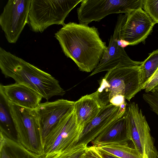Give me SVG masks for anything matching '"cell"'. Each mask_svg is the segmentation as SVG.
I'll return each instance as SVG.
<instances>
[{
    "label": "cell",
    "instance_id": "cell-26",
    "mask_svg": "<svg viewBox=\"0 0 158 158\" xmlns=\"http://www.w3.org/2000/svg\"><path fill=\"white\" fill-rule=\"evenodd\" d=\"M125 98L121 95L116 96L113 97L110 100V104L120 106L126 102Z\"/></svg>",
    "mask_w": 158,
    "mask_h": 158
},
{
    "label": "cell",
    "instance_id": "cell-27",
    "mask_svg": "<svg viewBox=\"0 0 158 158\" xmlns=\"http://www.w3.org/2000/svg\"><path fill=\"white\" fill-rule=\"evenodd\" d=\"M97 148L100 154L104 158H121L98 148Z\"/></svg>",
    "mask_w": 158,
    "mask_h": 158
},
{
    "label": "cell",
    "instance_id": "cell-11",
    "mask_svg": "<svg viewBox=\"0 0 158 158\" xmlns=\"http://www.w3.org/2000/svg\"><path fill=\"white\" fill-rule=\"evenodd\" d=\"M156 24L142 9L131 11L124 14L120 39L129 45L144 43Z\"/></svg>",
    "mask_w": 158,
    "mask_h": 158
},
{
    "label": "cell",
    "instance_id": "cell-17",
    "mask_svg": "<svg viewBox=\"0 0 158 158\" xmlns=\"http://www.w3.org/2000/svg\"><path fill=\"white\" fill-rule=\"evenodd\" d=\"M0 158H42L20 144L0 129Z\"/></svg>",
    "mask_w": 158,
    "mask_h": 158
},
{
    "label": "cell",
    "instance_id": "cell-19",
    "mask_svg": "<svg viewBox=\"0 0 158 158\" xmlns=\"http://www.w3.org/2000/svg\"><path fill=\"white\" fill-rule=\"evenodd\" d=\"M141 66L144 83L158 69V49L150 53Z\"/></svg>",
    "mask_w": 158,
    "mask_h": 158
},
{
    "label": "cell",
    "instance_id": "cell-14",
    "mask_svg": "<svg viewBox=\"0 0 158 158\" xmlns=\"http://www.w3.org/2000/svg\"><path fill=\"white\" fill-rule=\"evenodd\" d=\"M0 94L6 105L35 110L43 98L39 94L23 85L15 83L0 85Z\"/></svg>",
    "mask_w": 158,
    "mask_h": 158
},
{
    "label": "cell",
    "instance_id": "cell-16",
    "mask_svg": "<svg viewBox=\"0 0 158 158\" xmlns=\"http://www.w3.org/2000/svg\"><path fill=\"white\" fill-rule=\"evenodd\" d=\"M129 141L127 123L123 115L98 135L91 143L92 146L98 147L105 144L127 143Z\"/></svg>",
    "mask_w": 158,
    "mask_h": 158
},
{
    "label": "cell",
    "instance_id": "cell-2",
    "mask_svg": "<svg viewBox=\"0 0 158 158\" xmlns=\"http://www.w3.org/2000/svg\"><path fill=\"white\" fill-rule=\"evenodd\" d=\"M0 68L6 77L25 85L48 100L63 96L65 91L59 81L51 75L0 48Z\"/></svg>",
    "mask_w": 158,
    "mask_h": 158
},
{
    "label": "cell",
    "instance_id": "cell-30",
    "mask_svg": "<svg viewBox=\"0 0 158 158\" xmlns=\"http://www.w3.org/2000/svg\"></svg>",
    "mask_w": 158,
    "mask_h": 158
},
{
    "label": "cell",
    "instance_id": "cell-20",
    "mask_svg": "<svg viewBox=\"0 0 158 158\" xmlns=\"http://www.w3.org/2000/svg\"><path fill=\"white\" fill-rule=\"evenodd\" d=\"M87 146L83 144H73L52 158H80Z\"/></svg>",
    "mask_w": 158,
    "mask_h": 158
},
{
    "label": "cell",
    "instance_id": "cell-23",
    "mask_svg": "<svg viewBox=\"0 0 158 158\" xmlns=\"http://www.w3.org/2000/svg\"><path fill=\"white\" fill-rule=\"evenodd\" d=\"M143 98L151 110L158 115V92L145 93L143 94Z\"/></svg>",
    "mask_w": 158,
    "mask_h": 158
},
{
    "label": "cell",
    "instance_id": "cell-10",
    "mask_svg": "<svg viewBox=\"0 0 158 158\" xmlns=\"http://www.w3.org/2000/svg\"><path fill=\"white\" fill-rule=\"evenodd\" d=\"M124 15L121 13L118 16L113 34L109 40V45L103 56L89 77L101 72L108 71L119 64L127 66H139L142 64V61L131 59L122 47L120 33Z\"/></svg>",
    "mask_w": 158,
    "mask_h": 158
},
{
    "label": "cell",
    "instance_id": "cell-3",
    "mask_svg": "<svg viewBox=\"0 0 158 158\" xmlns=\"http://www.w3.org/2000/svg\"><path fill=\"white\" fill-rule=\"evenodd\" d=\"M141 65L118 64L98 81L99 86L96 91L103 106L109 104L111 99L118 95L130 101L142 90L144 83Z\"/></svg>",
    "mask_w": 158,
    "mask_h": 158
},
{
    "label": "cell",
    "instance_id": "cell-9",
    "mask_svg": "<svg viewBox=\"0 0 158 158\" xmlns=\"http://www.w3.org/2000/svg\"><path fill=\"white\" fill-rule=\"evenodd\" d=\"M31 0H9L0 15V25L7 41L15 44L28 23Z\"/></svg>",
    "mask_w": 158,
    "mask_h": 158
},
{
    "label": "cell",
    "instance_id": "cell-8",
    "mask_svg": "<svg viewBox=\"0 0 158 158\" xmlns=\"http://www.w3.org/2000/svg\"><path fill=\"white\" fill-rule=\"evenodd\" d=\"M143 0H82L77 9L79 23L88 25L112 14H126L143 8Z\"/></svg>",
    "mask_w": 158,
    "mask_h": 158
},
{
    "label": "cell",
    "instance_id": "cell-12",
    "mask_svg": "<svg viewBox=\"0 0 158 158\" xmlns=\"http://www.w3.org/2000/svg\"><path fill=\"white\" fill-rule=\"evenodd\" d=\"M126 102L120 106L110 103L103 106L97 116L83 129L74 145L87 146L98 135L124 114Z\"/></svg>",
    "mask_w": 158,
    "mask_h": 158
},
{
    "label": "cell",
    "instance_id": "cell-5",
    "mask_svg": "<svg viewBox=\"0 0 158 158\" xmlns=\"http://www.w3.org/2000/svg\"><path fill=\"white\" fill-rule=\"evenodd\" d=\"M7 105L15 129L17 141L29 151L42 156L41 132L35 110Z\"/></svg>",
    "mask_w": 158,
    "mask_h": 158
},
{
    "label": "cell",
    "instance_id": "cell-18",
    "mask_svg": "<svg viewBox=\"0 0 158 158\" xmlns=\"http://www.w3.org/2000/svg\"><path fill=\"white\" fill-rule=\"evenodd\" d=\"M97 148L121 158H143L137 149L130 147L128 142L107 143Z\"/></svg>",
    "mask_w": 158,
    "mask_h": 158
},
{
    "label": "cell",
    "instance_id": "cell-4",
    "mask_svg": "<svg viewBox=\"0 0 158 158\" xmlns=\"http://www.w3.org/2000/svg\"><path fill=\"white\" fill-rule=\"evenodd\" d=\"M82 0H31L28 24L30 30L42 33L52 25L65 24L70 11Z\"/></svg>",
    "mask_w": 158,
    "mask_h": 158
},
{
    "label": "cell",
    "instance_id": "cell-1",
    "mask_svg": "<svg viewBox=\"0 0 158 158\" xmlns=\"http://www.w3.org/2000/svg\"><path fill=\"white\" fill-rule=\"evenodd\" d=\"M65 55L82 72L93 71L98 65L107 47L97 28L70 22L55 34Z\"/></svg>",
    "mask_w": 158,
    "mask_h": 158
},
{
    "label": "cell",
    "instance_id": "cell-28",
    "mask_svg": "<svg viewBox=\"0 0 158 158\" xmlns=\"http://www.w3.org/2000/svg\"><path fill=\"white\" fill-rule=\"evenodd\" d=\"M143 158H147V157L145 155H144L143 156Z\"/></svg>",
    "mask_w": 158,
    "mask_h": 158
},
{
    "label": "cell",
    "instance_id": "cell-29",
    "mask_svg": "<svg viewBox=\"0 0 158 158\" xmlns=\"http://www.w3.org/2000/svg\"><path fill=\"white\" fill-rule=\"evenodd\" d=\"M158 71V69L155 73H156V72H157Z\"/></svg>",
    "mask_w": 158,
    "mask_h": 158
},
{
    "label": "cell",
    "instance_id": "cell-13",
    "mask_svg": "<svg viewBox=\"0 0 158 158\" xmlns=\"http://www.w3.org/2000/svg\"><path fill=\"white\" fill-rule=\"evenodd\" d=\"M75 102L63 99L41 103L35 110L40 125L43 143L51 130L74 106Z\"/></svg>",
    "mask_w": 158,
    "mask_h": 158
},
{
    "label": "cell",
    "instance_id": "cell-24",
    "mask_svg": "<svg viewBox=\"0 0 158 158\" xmlns=\"http://www.w3.org/2000/svg\"><path fill=\"white\" fill-rule=\"evenodd\" d=\"M142 89L145 93L158 92V71L155 73L143 85Z\"/></svg>",
    "mask_w": 158,
    "mask_h": 158
},
{
    "label": "cell",
    "instance_id": "cell-21",
    "mask_svg": "<svg viewBox=\"0 0 158 158\" xmlns=\"http://www.w3.org/2000/svg\"><path fill=\"white\" fill-rule=\"evenodd\" d=\"M0 126L2 127L12 138L15 139L12 135L11 127L13 123L10 114L8 113L1 101L0 106Z\"/></svg>",
    "mask_w": 158,
    "mask_h": 158
},
{
    "label": "cell",
    "instance_id": "cell-22",
    "mask_svg": "<svg viewBox=\"0 0 158 158\" xmlns=\"http://www.w3.org/2000/svg\"><path fill=\"white\" fill-rule=\"evenodd\" d=\"M144 11L156 23H158V0H143Z\"/></svg>",
    "mask_w": 158,
    "mask_h": 158
},
{
    "label": "cell",
    "instance_id": "cell-25",
    "mask_svg": "<svg viewBox=\"0 0 158 158\" xmlns=\"http://www.w3.org/2000/svg\"><path fill=\"white\" fill-rule=\"evenodd\" d=\"M80 158H104L96 147L87 146Z\"/></svg>",
    "mask_w": 158,
    "mask_h": 158
},
{
    "label": "cell",
    "instance_id": "cell-15",
    "mask_svg": "<svg viewBox=\"0 0 158 158\" xmlns=\"http://www.w3.org/2000/svg\"><path fill=\"white\" fill-rule=\"evenodd\" d=\"M103 106L97 91L82 96L75 102L74 110L81 133L84 128L97 116Z\"/></svg>",
    "mask_w": 158,
    "mask_h": 158
},
{
    "label": "cell",
    "instance_id": "cell-6",
    "mask_svg": "<svg viewBox=\"0 0 158 158\" xmlns=\"http://www.w3.org/2000/svg\"><path fill=\"white\" fill-rule=\"evenodd\" d=\"M127 125L128 137L143 156L158 158L155 147L146 117L138 104L133 102L127 104L124 115Z\"/></svg>",
    "mask_w": 158,
    "mask_h": 158
},
{
    "label": "cell",
    "instance_id": "cell-7",
    "mask_svg": "<svg viewBox=\"0 0 158 158\" xmlns=\"http://www.w3.org/2000/svg\"><path fill=\"white\" fill-rule=\"evenodd\" d=\"M80 133L73 106L45 137L43 143L42 158H52L62 152L74 144Z\"/></svg>",
    "mask_w": 158,
    "mask_h": 158
}]
</instances>
